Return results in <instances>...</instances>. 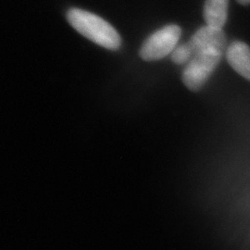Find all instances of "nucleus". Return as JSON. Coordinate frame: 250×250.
Listing matches in <instances>:
<instances>
[{
  "mask_svg": "<svg viewBox=\"0 0 250 250\" xmlns=\"http://www.w3.org/2000/svg\"><path fill=\"white\" fill-rule=\"evenodd\" d=\"M192 57L182 74L188 89L197 92L205 85L221 62L226 45L224 30L213 27L199 28L188 42Z\"/></svg>",
  "mask_w": 250,
  "mask_h": 250,
  "instance_id": "1",
  "label": "nucleus"
},
{
  "mask_svg": "<svg viewBox=\"0 0 250 250\" xmlns=\"http://www.w3.org/2000/svg\"><path fill=\"white\" fill-rule=\"evenodd\" d=\"M67 20L79 34L97 45L109 50H118L122 45L116 29L94 13L72 8L67 12Z\"/></svg>",
  "mask_w": 250,
  "mask_h": 250,
  "instance_id": "2",
  "label": "nucleus"
},
{
  "mask_svg": "<svg viewBox=\"0 0 250 250\" xmlns=\"http://www.w3.org/2000/svg\"><path fill=\"white\" fill-rule=\"evenodd\" d=\"M181 33V28L175 24L166 25L156 31L141 46L139 50L141 59L146 62H154L171 55L178 45Z\"/></svg>",
  "mask_w": 250,
  "mask_h": 250,
  "instance_id": "3",
  "label": "nucleus"
},
{
  "mask_svg": "<svg viewBox=\"0 0 250 250\" xmlns=\"http://www.w3.org/2000/svg\"><path fill=\"white\" fill-rule=\"evenodd\" d=\"M226 60L232 69L250 81V47L242 41H234L226 49Z\"/></svg>",
  "mask_w": 250,
  "mask_h": 250,
  "instance_id": "4",
  "label": "nucleus"
},
{
  "mask_svg": "<svg viewBox=\"0 0 250 250\" xmlns=\"http://www.w3.org/2000/svg\"><path fill=\"white\" fill-rule=\"evenodd\" d=\"M229 0H206L204 19L207 26L224 28L228 17Z\"/></svg>",
  "mask_w": 250,
  "mask_h": 250,
  "instance_id": "5",
  "label": "nucleus"
},
{
  "mask_svg": "<svg viewBox=\"0 0 250 250\" xmlns=\"http://www.w3.org/2000/svg\"><path fill=\"white\" fill-rule=\"evenodd\" d=\"M192 57V52L188 43H184L182 45H177V47L171 53V61L175 64L182 65L188 64Z\"/></svg>",
  "mask_w": 250,
  "mask_h": 250,
  "instance_id": "6",
  "label": "nucleus"
},
{
  "mask_svg": "<svg viewBox=\"0 0 250 250\" xmlns=\"http://www.w3.org/2000/svg\"><path fill=\"white\" fill-rule=\"evenodd\" d=\"M237 2L241 5H245V6L250 4V0H237Z\"/></svg>",
  "mask_w": 250,
  "mask_h": 250,
  "instance_id": "7",
  "label": "nucleus"
}]
</instances>
